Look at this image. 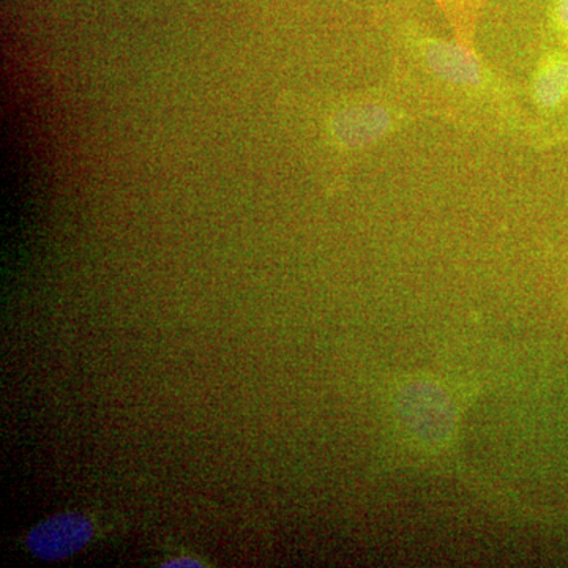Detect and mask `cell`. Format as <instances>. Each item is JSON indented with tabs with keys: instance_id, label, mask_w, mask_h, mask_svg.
I'll list each match as a JSON object with an SVG mask.
<instances>
[{
	"instance_id": "obj_1",
	"label": "cell",
	"mask_w": 568,
	"mask_h": 568,
	"mask_svg": "<svg viewBox=\"0 0 568 568\" xmlns=\"http://www.w3.org/2000/svg\"><path fill=\"white\" fill-rule=\"evenodd\" d=\"M375 22L390 52L387 80L422 118L529 142V114L517 88L476 48L433 31L414 0H387L375 10Z\"/></svg>"
},
{
	"instance_id": "obj_2",
	"label": "cell",
	"mask_w": 568,
	"mask_h": 568,
	"mask_svg": "<svg viewBox=\"0 0 568 568\" xmlns=\"http://www.w3.org/2000/svg\"><path fill=\"white\" fill-rule=\"evenodd\" d=\"M529 142H547L552 123L568 110V52H548L538 62L529 85Z\"/></svg>"
},
{
	"instance_id": "obj_3",
	"label": "cell",
	"mask_w": 568,
	"mask_h": 568,
	"mask_svg": "<svg viewBox=\"0 0 568 568\" xmlns=\"http://www.w3.org/2000/svg\"><path fill=\"white\" fill-rule=\"evenodd\" d=\"M92 537V525L80 514L55 515L41 523L28 538L33 556L43 560H61L80 551Z\"/></svg>"
},
{
	"instance_id": "obj_4",
	"label": "cell",
	"mask_w": 568,
	"mask_h": 568,
	"mask_svg": "<svg viewBox=\"0 0 568 568\" xmlns=\"http://www.w3.org/2000/svg\"><path fill=\"white\" fill-rule=\"evenodd\" d=\"M448 24H450L454 39L467 47H474L476 41L478 20H480L484 0H433Z\"/></svg>"
},
{
	"instance_id": "obj_5",
	"label": "cell",
	"mask_w": 568,
	"mask_h": 568,
	"mask_svg": "<svg viewBox=\"0 0 568 568\" xmlns=\"http://www.w3.org/2000/svg\"><path fill=\"white\" fill-rule=\"evenodd\" d=\"M548 29L552 37L568 39V0H551L549 3Z\"/></svg>"
},
{
	"instance_id": "obj_6",
	"label": "cell",
	"mask_w": 568,
	"mask_h": 568,
	"mask_svg": "<svg viewBox=\"0 0 568 568\" xmlns=\"http://www.w3.org/2000/svg\"><path fill=\"white\" fill-rule=\"evenodd\" d=\"M163 567H201V564H197V560L194 559H178L171 560L170 564H164Z\"/></svg>"
}]
</instances>
